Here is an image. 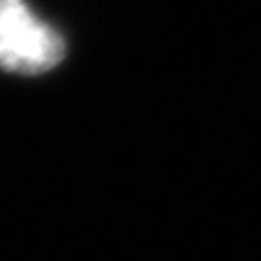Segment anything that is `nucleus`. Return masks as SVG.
<instances>
[{"label": "nucleus", "instance_id": "obj_1", "mask_svg": "<svg viewBox=\"0 0 261 261\" xmlns=\"http://www.w3.org/2000/svg\"><path fill=\"white\" fill-rule=\"evenodd\" d=\"M65 58V39L54 24L39 19L24 0H0V68L41 75Z\"/></svg>", "mask_w": 261, "mask_h": 261}]
</instances>
